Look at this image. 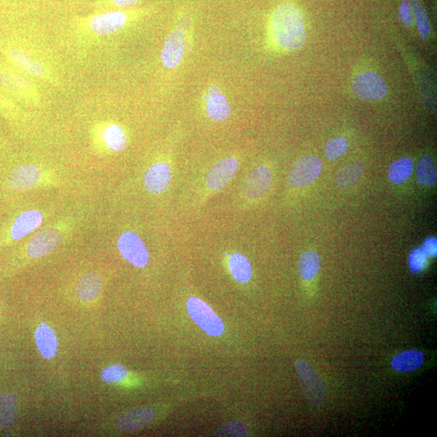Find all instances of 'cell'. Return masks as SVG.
Returning <instances> with one entry per match:
<instances>
[{
    "label": "cell",
    "mask_w": 437,
    "mask_h": 437,
    "mask_svg": "<svg viewBox=\"0 0 437 437\" xmlns=\"http://www.w3.org/2000/svg\"><path fill=\"white\" fill-rule=\"evenodd\" d=\"M271 33L280 49L288 52L302 49L307 40L302 10L290 2L278 5L271 17Z\"/></svg>",
    "instance_id": "obj_1"
},
{
    "label": "cell",
    "mask_w": 437,
    "mask_h": 437,
    "mask_svg": "<svg viewBox=\"0 0 437 437\" xmlns=\"http://www.w3.org/2000/svg\"><path fill=\"white\" fill-rule=\"evenodd\" d=\"M77 217H67L44 227L23 246L21 251L31 259H41L58 249L71 236Z\"/></svg>",
    "instance_id": "obj_2"
},
{
    "label": "cell",
    "mask_w": 437,
    "mask_h": 437,
    "mask_svg": "<svg viewBox=\"0 0 437 437\" xmlns=\"http://www.w3.org/2000/svg\"><path fill=\"white\" fill-rule=\"evenodd\" d=\"M145 14V11L130 8L106 10L83 17L79 20L78 25L91 35L106 37L122 30Z\"/></svg>",
    "instance_id": "obj_3"
},
{
    "label": "cell",
    "mask_w": 437,
    "mask_h": 437,
    "mask_svg": "<svg viewBox=\"0 0 437 437\" xmlns=\"http://www.w3.org/2000/svg\"><path fill=\"white\" fill-rule=\"evenodd\" d=\"M44 213L38 209L15 212L0 225V249L8 248L25 239L44 222Z\"/></svg>",
    "instance_id": "obj_4"
},
{
    "label": "cell",
    "mask_w": 437,
    "mask_h": 437,
    "mask_svg": "<svg viewBox=\"0 0 437 437\" xmlns=\"http://www.w3.org/2000/svg\"><path fill=\"white\" fill-rule=\"evenodd\" d=\"M32 78L10 64H0V88L14 101L35 106L41 101V96Z\"/></svg>",
    "instance_id": "obj_5"
},
{
    "label": "cell",
    "mask_w": 437,
    "mask_h": 437,
    "mask_svg": "<svg viewBox=\"0 0 437 437\" xmlns=\"http://www.w3.org/2000/svg\"><path fill=\"white\" fill-rule=\"evenodd\" d=\"M95 149L101 153H119L127 149L128 136L126 130L115 122H100L92 130Z\"/></svg>",
    "instance_id": "obj_6"
},
{
    "label": "cell",
    "mask_w": 437,
    "mask_h": 437,
    "mask_svg": "<svg viewBox=\"0 0 437 437\" xmlns=\"http://www.w3.org/2000/svg\"><path fill=\"white\" fill-rule=\"evenodd\" d=\"M3 54L9 64L16 69L27 74L33 77L51 81L53 79L52 74L44 62L25 49L15 45H7L4 47Z\"/></svg>",
    "instance_id": "obj_7"
},
{
    "label": "cell",
    "mask_w": 437,
    "mask_h": 437,
    "mask_svg": "<svg viewBox=\"0 0 437 437\" xmlns=\"http://www.w3.org/2000/svg\"><path fill=\"white\" fill-rule=\"evenodd\" d=\"M296 368L306 399L316 407L324 404L327 397V387L319 373L304 360L296 363Z\"/></svg>",
    "instance_id": "obj_8"
},
{
    "label": "cell",
    "mask_w": 437,
    "mask_h": 437,
    "mask_svg": "<svg viewBox=\"0 0 437 437\" xmlns=\"http://www.w3.org/2000/svg\"><path fill=\"white\" fill-rule=\"evenodd\" d=\"M186 307L191 319L208 336L219 337L224 333L223 322L202 300L195 297H191L187 300Z\"/></svg>",
    "instance_id": "obj_9"
},
{
    "label": "cell",
    "mask_w": 437,
    "mask_h": 437,
    "mask_svg": "<svg viewBox=\"0 0 437 437\" xmlns=\"http://www.w3.org/2000/svg\"><path fill=\"white\" fill-rule=\"evenodd\" d=\"M353 93L362 100L376 101L388 94L387 82L379 73L366 71L356 75L351 83Z\"/></svg>",
    "instance_id": "obj_10"
},
{
    "label": "cell",
    "mask_w": 437,
    "mask_h": 437,
    "mask_svg": "<svg viewBox=\"0 0 437 437\" xmlns=\"http://www.w3.org/2000/svg\"><path fill=\"white\" fill-rule=\"evenodd\" d=\"M117 246L122 256L135 268H143L149 263V251L144 241L136 232H123L118 237Z\"/></svg>",
    "instance_id": "obj_11"
},
{
    "label": "cell",
    "mask_w": 437,
    "mask_h": 437,
    "mask_svg": "<svg viewBox=\"0 0 437 437\" xmlns=\"http://www.w3.org/2000/svg\"><path fill=\"white\" fill-rule=\"evenodd\" d=\"M322 169V164L319 157L313 155L300 157L292 167L289 184L294 188L307 186L319 177Z\"/></svg>",
    "instance_id": "obj_12"
},
{
    "label": "cell",
    "mask_w": 437,
    "mask_h": 437,
    "mask_svg": "<svg viewBox=\"0 0 437 437\" xmlns=\"http://www.w3.org/2000/svg\"><path fill=\"white\" fill-rule=\"evenodd\" d=\"M238 169L239 160L234 157H226L215 163L206 177L207 189L211 192L224 189L234 178Z\"/></svg>",
    "instance_id": "obj_13"
},
{
    "label": "cell",
    "mask_w": 437,
    "mask_h": 437,
    "mask_svg": "<svg viewBox=\"0 0 437 437\" xmlns=\"http://www.w3.org/2000/svg\"><path fill=\"white\" fill-rule=\"evenodd\" d=\"M185 50V33L181 28H175L169 33L161 50V59L163 65L168 69L177 68L183 59Z\"/></svg>",
    "instance_id": "obj_14"
},
{
    "label": "cell",
    "mask_w": 437,
    "mask_h": 437,
    "mask_svg": "<svg viewBox=\"0 0 437 437\" xmlns=\"http://www.w3.org/2000/svg\"><path fill=\"white\" fill-rule=\"evenodd\" d=\"M271 181V169L264 164H261L247 176L242 187V195L248 200H259L268 192Z\"/></svg>",
    "instance_id": "obj_15"
},
{
    "label": "cell",
    "mask_w": 437,
    "mask_h": 437,
    "mask_svg": "<svg viewBox=\"0 0 437 437\" xmlns=\"http://www.w3.org/2000/svg\"><path fill=\"white\" fill-rule=\"evenodd\" d=\"M171 180V168L166 162L158 161L147 169L143 183L145 190L150 194L161 195L168 189Z\"/></svg>",
    "instance_id": "obj_16"
},
{
    "label": "cell",
    "mask_w": 437,
    "mask_h": 437,
    "mask_svg": "<svg viewBox=\"0 0 437 437\" xmlns=\"http://www.w3.org/2000/svg\"><path fill=\"white\" fill-rule=\"evenodd\" d=\"M205 110L208 116L215 122L227 120L231 115V106L222 91L215 85H212L204 96Z\"/></svg>",
    "instance_id": "obj_17"
},
{
    "label": "cell",
    "mask_w": 437,
    "mask_h": 437,
    "mask_svg": "<svg viewBox=\"0 0 437 437\" xmlns=\"http://www.w3.org/2000/svg\"><path fill=\"white\" fill-rule=\"evenodd\" d=\"M153 419L154 413L149 408H135L119 416L116 427L121 432H132L146 426Z\"/></svg>",
    "instance_id": "obj_18"
},
{
    "label": "cell",
    "mask_w": 437,
    "mask_h": 437,
    "mask_svg": "<svg viewBox=\"0 0 437 437\" xmlns=\"http://www.w3.org/2000/svg\"><path fill=\"white\" fill-rule=\"evenodd\" d=\"M102 278L96 272H88L79 279L76 294L84 302H93L98 297L102 288Z\"/></svg>",
    "instance_id": "obj_19"
},
{
    "label": "cell",
    "mask_w": 437,
    "mask_h": 437,
    "mask_svg": "<svg viewBox=\"0 0 437 437\" xmlns=\"http://www.w3.org/2000/svg\"><path fill=\"white\" fill-rule=\"evenodd\" d=\"M37 347L45 359H52L58 349L56 334L50 327L42 323L35 331Z\"/></svg>",
    "instance_id": "obj_20"
},
{
    "label": "cell",
    "mask_w": 437,
    "mask_h": 437,
    "mask_svg": "<svg viewBox=\"0 0 437 437\" xmlns=\"http://www.w3.org/2000/svg\"><path fill=\"white\" fill-rule=\"evenodd\" d=\"M423 363L424 354L421 351L410 350L395 356L391 365L396 371L407 373L418 370Z\"/></svg>",
    "instance_id": "obj_21"
},
{
    "label": "cell",
    "mask_w": 437,
    "mask_h": 437,
    "mask_svg": "<svg viewBox=\"0 0 437 437\" xmlns=\"http://www.w3.org/2000/svg\"><path fill=\"white\" fill-rule=\"evenodd\" d=\"M15 101L0 88V116L11 126L19 129L23 121L22 110Z\"/></svg>",
    "instance_id": "obj_22"
},
{
    "label": "cell",
    "mask_w": 437,
    "mask_h": 437,
    "mask_svg": "<svg viewBox=\"0 0 437 437\" xmlns=\"http://www.w3.org/2000/svg\"><path fill=\"white\" fill-rule=\"evenodd\" d=\"M364 164L361 161L350 163L339 170L336 183L340 189H349L355 186L364 173Z\"/></svg>",
    "instance_id": "obj_23"
},
{
    "label": "cell",
    "mask_w": 437,
    "mask_h": 437,
    "mask_svg": "<svg viewBox=\"0 0 437 437\" xmlns=\"http://www.w3.org/2000/svg\"><path fill=\"white\" fill-rule=\"evenodd\" d=\"M229 268L232 277L239 283L251 280L252 268L246 256L240 253L232 254L229 259Z\"/></svg>",
    "instance_id": "obj_24"
},
{
    "label": "cell",
    "mask_w": 437,
    "mask_h": 437,
    "mask_svg": "<svg viewBox=\"0 0 437 437\" xmlns=\"http://www.w3.org/2000/svg\"><path fill=\"white\" fill-rule=\"evenodd\" d=\"M321 261L319 254L314 251L305 252L298 262V271L305 280H312L319 275Z\"/></svg>",
    "instance_id": "obj_25"
},
{
    "label": "cell",
    "mask_w": 437,
    "mask_h": 437,
    "mask_svg": "<svg viewBox=\"0 0 437 437\" xmlns=\"http://www.w3.org/2000/svg\"><path fill=\"white\" fill-rule=\"evenodd\" d=\"M414 169L411 158L402 157L395 161L389 168V178L395 184H402L410 178Z\"/></svg>",
    "instance_id": "obj_26"
},
{
    "label": "cell",
    "mask_w": 437,
    "mask_h": 437,
    "mask_svg": "<svg viewBox=\"0 0 437 437\" xmlns=\"http://www.w3.org/2000/svg\"><path fill=\"white\" fill-rule=\"evenodd\" d=\"M416 177L419 183L422 186H432L437 179L436 169L433 159L430 156H424L417 164Z\"/></svg>",
    "instance_id": "obj_27"
},
{
    "label": "cell",
    "mask_w": 437,
    "mask_h": 437,
    "mask_svg": "<svg viewBox=\"0 0 437 437\" xmlns=\"http://www.w3.org/2000/svg\"><path fill=\"white\" fill-rule=\"evenodd\" d=\"M16 401L17 397L15 395H0V427L8 428L16 422Z\"/></svg>",
    "instance_id": "obj_28"
},
{
    "label": "cell",
    "mask_w": 437,
    "mask_h": 437,
    "mask_svg": "<svg viewBox=\"0 0 437 437\" xmlns=\"http://www.w3.org/2000/svg\"><path fill=\"white\" fill-rule=\"evenodd\" d=\"M412 5L415 13L418 31L423 39L426 38L431 32L429 17L426 10L419 0H412Z\"/></svg>",
    "instance_id": "obj_29"
},
{
    "label": "cell",
    "mask_w": 437,
    "mask_h": 437,
    "mask_svg": "<svg viewBox=\"0 0 437 437\" xmlns=\"http://www.w3.org/2000/svg\"><path fill=\"white\" fill-rule=\"evenodd\" d=\"M348 149V142L342 136L329 140L325 146L327 157L330 161H336L345 154Z\"/></svg>",
    "instance_id": "obj_30"
},
{
    "label": "cell",
    "mask_w": 437,
    "mask_h": 437,
    "mask_svg": "<svg viewBox=\"0 0 437 437\" xmlns=\"http://www.w3.org/2000/svg\"><path fill=\"white\" fill-rule=\"evenodd\" d=\"M128 376V370L122 365H113L105 368L101 373V378L106 383H118L123 381Z\"/></svg>",
    "instance_id": "obj_31"
},
{
    "label": "cell",
    "mask_w": 437,
    "mask_h": 437,
    "mask_svg": "<svg viewBox=\"0 0 437 437\" xmlns=\"http://www.w3.org/2000/svg\"><path fill=\"white\" fill-rule=\"evenodd\" d=\"M248 435V429L245 424L242 422H232L218 430L215 436H246Z\"/></svg>",
    "instance_id": "obj_32"
},
{
    "label": "cell",
    "mask_w": 437,
    "mask_h": 437,
    "mask_svg": "<svg viewBox=\"0 0 437 437\" xmlns=\"http://www.w3.org/2000/svg\"><path fill=\"white\" fill-rule=\"evenodd\" d=\"M427 255L422 249L417 248L414 249L409 257V266L414 273L421 272L427 264Z\"/></svg>",
    "instance_id": "obj_33"
},
{
    "label": "cell",
    "mask_w": 437,
    "mask_h": 437,
    "mask_svg": "<svg viewBox=\"0 0 437 437\" xmlns=\"http://www.w3.org/2000/svg\"><path fill=\"white\" fill-rule=\"evenodd\" d=\"M399 18L405 26L411 27L412 25L413 18L412 6L408 0H404V1L401 3L399 11Z\"/></svg>",
    "instance_id": "obj_34"
},
{
    "label": "cell",
    "mask_w": 437,
    "mask_h": 437,
    "mask_svg": "<svg viewBox=\"0 0 437 437\" xmlns=\"http://www.w3.org/2000/svg\"><path fill=\"white\" fill-rule=\"evenodd\" d=\"M142 0H106L107 4L120 9H128L135 7Z\"/></svg>",
    "instance_id": "obj_35"
},
{
    "label": "cell",
    "mask_w": 437,
    "mask_h": 437,
    "mask_svg": "<svg viewBox=\"0 0 437 437\" xmlns=\"http://www.w3.org/2000/svg\"><path fill=\"white\" fill-rule=\"evenodd\" d=\"M424 252L426 254L427 256L435 257L437 254V240L436 237L428 238L424 242L422 248Z\"/></svg>",
    "instance_id": "obj_36"
},
{
    "label": "cell",
    "mask_w": 437,
    "mask_h": 437,
    "mask_svg": "<svg viewBox=\"0 0 437 437\" xmlns=\"http://www.w3.org/2000/svg\"><path fill=\"white\" fill-rule=\"evenodd\" d=\"M7 150V145H6L5 142L1 138V136H0V164H1L2 160H4Z\"/></svg>",
    "instance_id": "obj_37"
}]
</instances>
